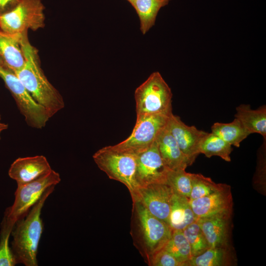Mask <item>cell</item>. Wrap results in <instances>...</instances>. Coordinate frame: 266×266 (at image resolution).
<instances>
[{
	"label": "cell",
	"instance_id": "cell-1",
	"mask_svg": "<svg viewBox=\"0 0 266 266\" xmlns=\"http://www.w3.org/2000/svg\"><path fill=\"white\" fill-rule=\"evenodd\" d=\"M28 31L22 33L21 45L25 64L14 72L34 100L43 107L51 117L65 107L63 97L45 75L39 60L37 50L30 42Z\"/></svg>",
	"mask_w": 266,
	"mask_h": 266
},
{
	"label": "cell",
	"instance_id": "cell-2",
	"mask_svg": "<svg viewBox=\"0 0 266 266\" xmlns=\"http://www.w3.org/2000/svg\"><path fill=\"white\" fill-rule=\"evenodd\" d=\"M173 230L152 215L139 201H133L130 233L133 245L149 265L152 256L164 248Z\"/></svg>",
	"mask_w": 266,
	"mask_h": 266
},
{
	"label": "cell",
	"instance_id": "cell-3",
	"mask_svg": "<svg viewBox=\"0 0 266 266\" xmlns=\"http://www.w3.org/2000/svg\"><path fill=\"white\" fill-rule=\"evenodd\" d=\"M54 188L53 186L47 189L28 214L16 222L12 230V251L18 264L38 266V248L43 230L41 210Z\"/></svg>",
	"mask_w": 266,
	"mask_h": 266
},
{
	"label": "cell",
	"instance_id": "cell-4",
	"mask_svg": "<svg viewBox=\"0 0 266 266\" xmlns=\"http://www.w3.org/2000/svg\"><path fill=\"white\" fill-rule=\"evenodd\" d=\"M93 159L98 166L111 179L125 185L132 201L137 196L139 186L136 180V154L114 148L112 145L98 150Z\"/></svg>",
	"mask_w": 266,
	"mask_h": 266
},
{
	"label": "cell",
	"instance_id": "cell-5",
	"mask_svg": "<svg viewBox=\"0 0 266 266\" xmlns=\"http://www.w3.org/2000/svg\"><path fill=\"white\" fill-rule=\"evenodd\" d=\"M61 180L59 173L52 169L36 180L17 185L14 203L5 211L1 229L12 232L16 222L28 214L47 189L55 186Z\"/></svg>",
	"mask_w": 266,
	"mask_h": 266
},
{
	"label": "cell",
	"instance_id": "cell-6",
	"mask_svg": "<svg viewBox=\"0 0 266 266\" xmlns=\"http://www.w3.org/2000/svg\"><path fill=\"white\" fill-rule=\"evenodd\" d=\"M172 93L159 71L152 73L135 90L136 118L153 114H170Z\"/></svg>",
	"mask_w": 266,
	"mask_h": 266
},
{
	"label": "cell",
	"instance_id": "cell-7",
	"mask_svg": "<svg viewBox=\"0 0 266 266\" xmlns=\"http://www.w3.org/2000/svg\"><path fill=\"white\" fill-rule=\"evenodd\" d=\"M0 77L12 94L27 125L37 129L45 127L52 117L34 100L16 75L7 68L0 66Z\"/></svg>",
	"mask_w": 266,
	"mask_h": 266
},
{
	"label": "cell",
	"instance_id": "cell-8",
	"mask_svg": "<svg viewBox=\"0 0 266 266\" xmlns=\"http://www.w3.org/2000/svg\"><path fill=\"white\" fill-rule=\"evenodd\" d=\"M45 7L40 0H20L11 10L0 15V29L9 33L36 31L44 25Z\"/></svg>",
	"mask_w": 266,
	"mask_h": 266
},
{
	"label": "cell",
	"instance_id": "cell-9",
	"mask_svg": "<svg viewBox=\"0 0 266 266\" xmlns=\"http://www.w3.org/2000/svg\"><path fill=\"white\" fill-rule=\"evenodd\" d=\"M171 114L148 115L136 118L130 136L112 146L116 149L133 154L148 148L156 141L160 133L166 127Z\"/></svg>",
	"mask_w": 266,
	"mask_h": 266
},
{
	"label": "cell",
	"instance_id": "cell-10",
	"mask_svg": "<svg viewBox=\"0 0 266 266\" xmlns=\"http://www.w3.org/2000/svg\"><path fill=\"white\" fill-rule=\"evenodd\" d=\"M135 154V177L139 188L153 183H166L169 169L161 158L156 141Z\"/></svg>",
	"mask_w": 266,
	"mask_h": 266
},
{
	"label": "cell",
	"instance_id": "cell-11",
	"mask_svg": "<svg viewBox=\"0 0 266 266\" xmlns=\"http://www.w3.org/2000/svg\"><path fill=\"white\" fill-rule=\"evenodd\" d=\"M173 194L166 183H153L140 188L136 199L133 201H140L152 215L168 225Z\"/></svg>",
	"mask_w": 266,
	"mask_h": 266
},
{
	"label": "cell",
	"instance_id": "cell-12",
	"mask_svg": "<svg viewBox=\"0 0 266 266\" xmlns=\"http://www.w3.org/2000/svg\"><path fill=\"white\" fill-rule=\"evenodd\" d=\"M167 128L183 153L192 165L200 154V144L207 132L198 129L194 126L185 124L181 118L172 113Z\"/></svg>",
	"mask_w": 266,
	"mask_h": 266
},
{
	"label": "cell",
	"instance_id": "cell-13",
	"mask_svg": "<svg viewBox=\"0 0 266 266\" xmlns=\"http://www.w3.org/2000/svg\"><path fill=\"white\" fill-rule=\"evenodd\" d=\"M189 200L196 220L215 215L233 214V199L228 185L221 191Z\"/></svg>",
	"mask_w": 266,
	"mask_h": 266
},
{
	"label": "cell",
	"instance_id": "cell-14",
	"mask_svg": "<svg viewBox=\"0 0 266 266\" xmlns=\"http://www.w3.org/2000/svg\"><path fill=\"white\" fill-rule=\"evenodd\" d=\"M232 215H218L197 220L209 248H231Z\"/></svg>",
	"mask_w": 266,
	"mask_h": 266
},
{
	"label": "cell",
	"instance_id": "cell-15",
	"mask_svg": "<svg viewBox=\"0 0 266 266\" xmlns=\"http://www.w3.org/2000/svg\"><path fill=\"white\" fill-rule=\"evenodd\" d=\"M52 169L44 156L20 157L11 165L8 175L19 185L36 180L47 174Z\"/></svg>",
	"mask_w": 266,
	"mask_h": 266
},
{
	"label": "cell",
	"instance_id": "cell-16",
	"mask_svg": "<svg viewBox=\"0 0 266 266\" xmlns=\"http://www.w3.org/2000/svg\"><path fill=\"white\" fill-rule=\"evenodd\" d=\"M156 142L161 158L168 169H185L190 166L188 159L168 129L167 125L160 133Z\"/></svg>",
	"mask_w": 266,
	"mask_h": 266
},
{
	"label": "cell",
	"instance_id": "cell-17",
	"mask_svg": "<svg viewBox=\"0 0 266 266\" xmlns=\"http://www.w3.org/2000/svg\"><path fill=\"white\" fill-rule=\"evenodd\" d=\"M21 33H9L0 30V58L5 67L15 72L25 62L21 45Z\"/></svg>",
	"mask_w": 266,
	"mask_h": 266
},
{
	"label": "cell",
	"instance_id": "cell-18",
	"mask_svg": "<svg viewBox=\"0 0 266 266\" xmlns=\"http://www.w3.org/2000/svg\"><path fill=\"white\" fill-rule=\"evenodd\" d=\"M235 118L250 133H257L266 138V106L252 109L250 105L240 104L236 108Z\"/></svg>",
	"mask_w": 266,
	"mask_h": 266
},
{
	"label": "cell",
	"instance_id": "cell-19",
	"mask_svg": "<svg viewBox=\"0 0 266 266\" xmlns=\"http://www.w3.org/2000/svg\"><path fill=\"white\" fill-rule=\"evenodd\" d=\"M189 199L174 193L171 202L168 225L172 230H183L196 221Z\"/></svg>",
	"mask_w": 266,
	"mask_h": 266
},
{
	"label": "cell",
	"instance_id": "cell-20",
	"mask_svg": "<svg viewBox=\"0 0 266 266\" xmlns=\"http://www.w3.org/2000/svg\"><path fill=\"white\" fill-rule=\"evenodd\" d=\"M233 262L231 248H208L200 255L192 257L187 266H229Z\"/></svg>",
	"mask_w": 266,
	"mask_h": 266
},
{
	"label": "cell",
	"instance_id": "cell-21",
	"mask_svg": "<svg viewBox=\"0 0 266 266\" xmlns=\"http://www.w3.org/2000/svg\"><path fill=\"white\" fill-rule=\"evenodd\" d=\"M170 0H135L132 4L140 21V30L145 34L155 24L160 9Z\"/></svg>",
	"mask_w": 266,
	"mask_h": 266
},
{
	"label": "cell",
	"instance_id": "cell-22",
	"mask_svg": "<svg viewBox=\"0 0 266 266\" xmlns=\"http://www.w3.org/2000/svg\"><path fill=\"white\" fill-rule=\"evenodd\" d=\"M211 132L230 145L237 147L250 134L236 118L229 123H215L211 127Z\"/></svg>",
	"mask_w": 266,
	"mask_h": 266
},
{
	"label": "cell",
	"instance_id": "cell-23",
	"mask_svg": "<svg viewBox=\"0 0 266 266\" xmlns=\"http://www.w3.org/2000/svg\"><path fill=\"white\" fill-rule=\"evenodd\" d=\"M232 145L212 133H208L202 139L199 148L200 153L206 157L217 156L226 162H230Z\"/></svg>",
	"mask_w": 266,
	"mask_h": 266
},
{
	"label": "cell",
	"instance_id": "cell-24",
	"mask_svg": "<svg viewBox=\"0 0 266 266\" xmlns=\"http://www.w3.org/2000/svg\"><path fill=\"white\" fill-rule=\"evenodd\" d=\"M181 264L187 266L192 257L189 243L182 230H173L171 236L164 248Z\"/></svg>",
	"mask_w": 266,
	"mask_h": 266
},
{
	"label": "cell",
	"instance_id": "cell-25",
	"mask_svg": "<svg viewBox=\"0 0 266 266\" xmlns=\"http://www.w3.org/2000/svg\"><path fill=\"white\" fill-rule=\"evenodd\" d=\"M191 190L189 200L207 196L224 189L228 185L216 183L212 180L200 173H190Z\"/></svg>",
	"mask_w": 266,
	"mask_h": 266
},
{
	"label": "cell",
	"instance_id": "cell-26",
	"mask_svg": "<svg viewBox=\"0 0 266 266\" xmlns=\"http://www.w3.org/2000/svg\"><path fill=\"white\" fill-rule=\"evenodd\" d=\"M182 231L189 243L192 257L198 256L209 248L197 221L187 226Z\"/></svg>",
	"mask_w": 266,
	"mask_h": 266
},
{
	"label": "cell",
	"instance_id": "cell-27",
	"mask_svg": "<svg viewBox=\"0 0 266 266\" xmlns=\"http://www.w3.org/2000/svg\"><path fill=\"white\" fill-rule=\"evenodd\" d=\"M174 193L189 199L191 190L190 173L185 169L169 170L167 172L166 182Z\"/></svg>",
	"mask_w": 266,
	"mask_h": 266
},
{
	"label": "cell",
	"instance_id": "cell-28",
	"mask_svg": "<svg viewBox=\"0 0 266 266\" xmlns=\"http://www.w3.org/2000/svg\"><path fill=\"white\" fill-rule=\"evenodd\" d=\"M11 233L9 232H0V266H14L18 264L9 245V239Z\"/></svg>",
	"mask_w": 266,
	"mask_h": 266
},
{
	"label": "cell",
	"instance_id": "cell-29",
	"mask_svg": "<svg viewBox=\"0 0 266 266\" xmlns=\"http://www.w3.org/2000/svg\"><path fill=\"white\" fill-rule=\"evenodd\" d=\"M150 266H181V264L164 248L156 252L151 258Z\"/></svg>",
	"mask_w": 266,
	"mask_h": 266
},
{
	"label": "cell",
	"instance_id": "cell-30",
	"mask_svg": "<svg viewBox=\"0 0 266 266\" xmlns=\"http://www.w3.org/2000/svg\"><path fill=\"white\" fill-rule=\"evenodd\" d=\"M19 1L20 0H0V15L12 9Z\"/></svg>",
	"mask_w": 266,
	"mask_h": 266
},
{
	"label": "cell",
	"instance_id": "cell-31",
	"mask_svg": "<svg viewBox=\"0 0 266 266\" xmlns=\"http://www.w3.org/2000/svg\"><path fill=\"white\" fill-rule=\"evenodd\" d=\"M8 128V125L2 122H1V116L0 114V134L4 130H6Z\"/></svg>",
	"mask_w": 266,
	"mask_h": 266
},
{
	"label": "cell",
	"instance_id": "cell-32",
	"mask_svg": "<svg viewBox=\"0 0 266 266\" xmlns=\"http://www.w3.org/2000/svg\"><path fill=\"white\" fill-rule=\"evenodd\" d=\"M128 0L131 4H132L135 0Z\"/></svg>",
	"mask_w": 266,
	"mask_h": 266
},
{
	"label": "cell",
	"instance_id": "cell-33",
	"mask_svg": "<svg viewBox=\"0 0 266 266\" xmlns=\"http://www.w3.org/2000/svg\"><path fill=\"white\" fill-rule=\"evenodd\" d=\"M0 66H4V64L2 61V60L0 59ZM5 67V66H4Z\"/></svg>",
	"mask_w": 266,
	"mask_h": 266
}]
</instances>
